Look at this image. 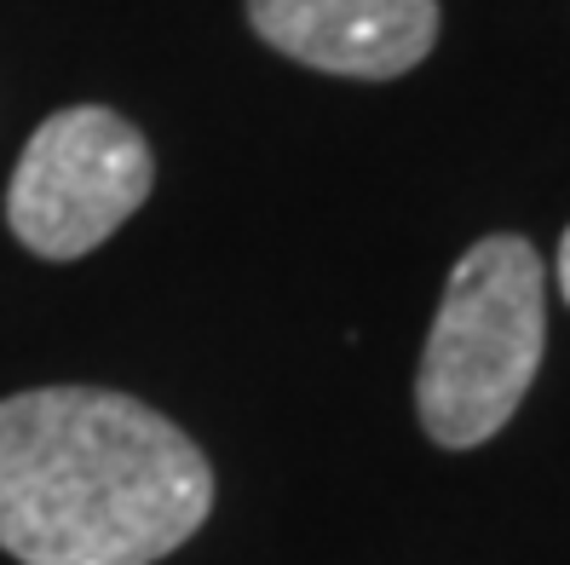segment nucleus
I'll return each mask as SVG.
<instances>
[{
  "instance_id": "nucleus-1",
  "label": "nucleus",
  "mask_w": 570,
  "mask_h": 565,
  "mask_svg": "<svg viewBox=\"0 0 570 565\" xmlns=\"http://www.w3.org/2000/svg\"><path fill=\"white\" fill-rule=\"evenodd\" d=\"M214 508V468L167 416L98 387L0 398V548L23 565H156Z\"/></svg>"
},
{
  "instance_id": "nucleus-2",
  "label": "nucleus",
  "mask_w": 570,
  "mask_h": 565,
  "mask_svg": "<svg viewBox=\"0 0 570 565\" xmlns=\"http://www.w3.org/2000/svg\"><path fill=\"white\" fill-rule=\"evenodd\" d=\"M548 341V272L524 237L473 243L444 289L415 376V410L432 445L473 450L524 405Z\"/></svg>"
},
{
  "instance_id": "nucleus-3",
  "label": "nucleus",
  "mask_w": 570,
  "mask_h": 565,
  "mask_svg": "<svg viewBox=\"0 0 570 565\" xmlns=\"http://www.w3.org/2000/svg\"><path fill=\"white\" fill-rule=\"evenodd\" d=\"M156 162L116 110L76 105L36 127L7 191L12 237L41 260H81L145 208Z\"/></svg>"
},
{
  "instance_id": "nucleus-4",
  "label": "nucleus",
  "mask_w": 570,
  "mask_h": 565,
  "mask_svg": "<svg viewBox=\"0 0 570 565\" xmlns=\"http://www.w3.org/2000/svg\"><path fill=\"white\" fill-rule=\"evenodd\" d=\"M265 47L352 81H392L439 41V0H248Z\"/></svg>"
},
{
  "instance_id": "nucleus-5",
  "label": "nucleus",
  "mask_w": 570,
  "mask_h": 565,
  "mask_svg": "<svg viewBox=\"0 0 570 565\" xmlns=\"http://www.w3.org/2000/svg\"><path fill=\"white\" fill-rule=\"evenodd\" d=\"M559 289H564V301H570V231H564V243H559Z\"/></svg>"
}]
</instances>
